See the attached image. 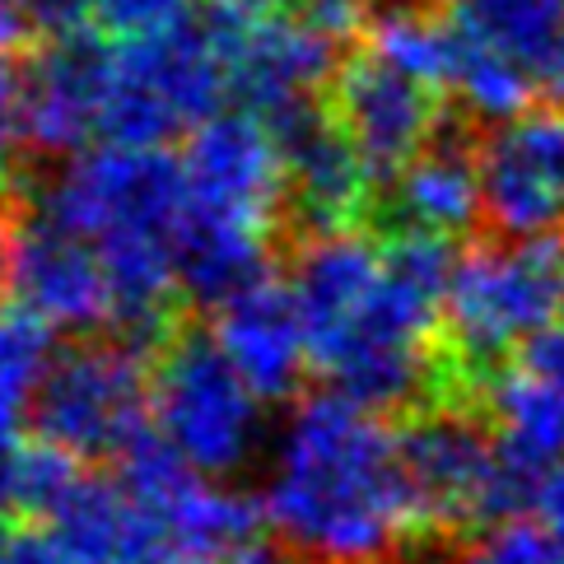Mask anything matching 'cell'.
<instances>
[{
	"instance_id": "6da1fadb",
	"label": "cell",
	"mask_w": 564,
	"mask_h": 564,
	"mask_svg": "<svg viewBox=\"0 0 564 564\" xmlns=\"http://www.w3.org/2000/svg\"><path fill=\"white\" fill-rule=\"evenodd\" d=\"M453 252L430 234L373 243L359 229L308 234L290 290L308 332L313 369L373 411H420L443 397V304Z\"/></svg>"
},
{
	"instance_id": "7a4b0ae2",
	"label": "cell",
	"mask_w": 564,
	"mask_h": 564,
	"mask_svg": "<svg viewBox=\"0 0 564 564\" xmlns=\"http://www.w3.org/2000/svg\"><path fill=\"white\" fill-rule=\"evenodd\" d=\"M261 518L280 546L313 564L401 551L420 522L388 411L336 388L299 397L267 443Z\"/></svg>"
},
{
	"instance_id": "3957f363",
	"label": "cell",
	"mask_w": 564,
	"mask_h": 564,
	"mask_svg": "<svg viewBox=\"0 0 564 564\" xmlns=\"http://www.w3.org/2000/svg\"><path fill=\"white\" fill-rule=\"evenodd\" d=\"M56 225L98 248L122 304V336H150L164 327L177 275V234L187 215L183 159L164 145H89L70 154L47 192L37 196Z\"/></svg>"
},
{
	"instance_id": "277c9868",
	"label": "cell",
	"mask_w": 564,
	"mask_h": 564,
	"mask_svg": "<svg viewBox=\"0 0 564 564\" xmlns=\"http://www.w3.org/2000/svg\"><path fill=\"white\" fill-rule=\"evenodd\" d=\"M187 215L177 234L183 294L225 304L267 275V248L290 206L280 135L257 112H215L187 135Z\"/></svg>"
},
{
	"instance_id": "5b68a950",
	"label": "cell",
	"mask_w": 564,
	"mask_h": 564,
	"mask_svg": "<svg viewBox=\"0 0 564 564\" xmlns=\"http://www.w3.org/2000/svg\"><path fill=\"white\" fill-rule=\"evenodd\" d=\"M564 308L560 238H490L462 252L443 304V397L480 406L490 382Z\"/></svg>"
},
{
	"instance_id": "8992f818",
	"label": "cell",
	"mask_w": 564,
	"mask_h": 564,
	"mask_svg": "<svg viewBox=\"0 0 564 564\" xmlns=\"http://www.w3.org/2000/svg\"><path fill=\"white\" fill-rule=\"evenodd\" d=\"M234 94L229 37L210 14L183 19L164 33L117 37L108 66L104 140L117 145H164L196 131Z\"/></svg>"
},
{
	"instance_id": "52a82bcc",
	"label": "cell",
	"mask_w": 564,
	"mask_h": 564,
	"mask_svg": "<svg viewBox=\"0 0 564 564\" xmlns=\"http://www.w3.org/2000/svg\"><path fill=\"white\" fill-rule=\"evenodd\" d=\"M150 425L192 471L229 480L252 467L267 443V397L215 336L177 332L154 359Z\"/></svg>"
},
{
	"instance_id": "ba28073f",
	"label": "cell",
	"mask_w": 564,
	"mask_h": 564,
	"mask_svg": "<svg viewBox=\"0 0 564 564\" xmlns=\"http://www.w3.org/2000/svg\"><path fill=\"white\" fill-rule=\"evenodd\" d=\"M415 522L425 536H471L495 518H513L528 490L513 480L495 448L490 420L471 401L438 397L401 430Z\"/></svg>"
},
{
	"instance_id": "9c48e42d",
	"label": "cell",
	"mask_w": 564,
	"mask_h": 564,
	"mask_svg": "<svg viewBox=\"0 0 564 564\" xmlns=\"http://www.w3.org/2000/svg\"><path fill=\"white\" fill-rule=\"evenodd\" d=\"M150 388L154 365L135 336H85L56 350L33 430L75 462L122 457L150 430Z\"/></svg>"
},
{
	"instance_id": "30bf717a",
	"label": "cell",
	"mask_w": 564,
	"mask_h": 564,
	"mask_svg": "<svg viewBox=\"0 0 564 564\" xmlns=\"http://www.w3.org/2000/svg\"><path fill=\"white\" fill-rule=\"evenodd\" d=\"M480 210L499 238H560L564 229V108L518 112L476 140Z\"/></svg>"
},
{
	"instance_id": "8fae6325",
	"label": "cell",
	"mask_w": 564,
	"mask_h": 564,
	"mask_svg": "<svg viewBox=\"0 0 564 564\" xmlns=\"http://www.w3.org/2000/svg\"><path fill=\"white\" fill-rule=\"evenodd\" d=\"M332 112L355 140V150L365 154L373 177L401 173L448 127L443 122L438 89L415 79L411 70L382 62L369 47L350 56L332 79Z\"/></svg>"
},
{
	"instance_id": "7c38bea8",
	"label": "cell",
	"mask_w": 564,
	"mask_h": 564,
	"mask_svg": "<svg viewBox=\"0 0 564 564\" xmlns=\"http://www.w3.org/2000/svg\"><path fill=\"white\" fill-rule=\"evenodd\" d=\"M280 135L285 154V192L290 210L304 219L313 234L327 229H355L359 215L373 200V169L355 150L336 112L313 104H299L280 117H267Z\"/></svg>"
},
{
	"instance_id": "4fadbf2b",
	"label": "cell",
	"mask_w": 564,
	"mask_h": 564,
	"mask_svg": "<svg viewBox=\"0 0 564 564\" xmlns=\"http://www.w3.org/2000/svg\"><path fill=\"white\" fill-rule=\"evenodd\" d=\"M112 47L89 33L47 37L24 70V131L29 150L70 159L104 140Z\"/></svg>"
},
{
	"instance_id": "5bb4252c",
	"label": "cell",
	"mask_w": 564,
	"mask_h": 564,
	"mask_svg": "<svg viewBox=\"0 0 564 564\" xmlns=\"http://www.w3.org/2000/svg\"><path fill=\"white\" fill-rule=\"evenodd\" d=\"M219 33L229 37L234 94L257 117H280L299 104H313L317 89L340 75V43L322 33L304 10L243 33Z\"/></svg>"
},
{
	"instance_id": "9a60e30c",
	"label": "cell",
	"mask_w": 564,
	"mask_h": 564,
	"mask_svg": "<svg viewBox=\"0 0 564 564\" xmlns=\"http://www.w3.org/2000/svg\"><path fill=\"white\" fill-rule=\"evenodd\" d=\"M215 340L267 401L294 397L304 369L313 365L290 280L280 285L271 275H257L252 285L215 304Z\"/></svg>"
},
{
	"instance_id": "2e32d148",
	"label": "cell",
	"mask_w": 564,
	"mask_h": 564,
	"mask_svg": "<svg viewBox=\"0 0 564 564\" xmlns=\"http://www.w3.org/2000/svg\"><path fill=\"white\" fill-rule=\"evenodd\" d=\"M480 210V159L462 131L443 127L425 150L388 187V225L392 234H430L453 243L467 234Z\"/></svg>"
},
{
	"instance_id": "e0dca14e",
	"label": "cell",
	"mask_w": 564,
	"mask_h": 564,
	"mask_svg": "<svg viewBox=\"0 0 564 564\" xmlns=\"http://www.w3.org/2000/svg\"><path fill=\"white\" fill-rule=\"evenodd\" d=\"M480 411L490 420L503 467L528 490V499H536L541 476L564 462V388L528 365H509L490 382Z\"/></svg>"
},
{
	"instance_id": "ac0fdd59",
	"label": "cell",
	"mask_w": 564,
	"mask_h": 564,
	"mask_svg": "<svg viewBox=\"0 0 564 564\" xmlns=\"http://www.w3.org/2000/svg\"><path fill=\"white\" fill-rule=\"evenodd\" d=\"M453 24L462 37L528 70L536 94H546V79L564 56V0H457Z\"/></svg>"
},
{
	"instance_id": "d6986e66",
	"label": "cell",
	"mask_w": 564,
	"mask_h": 564,
	"mask_svg": "<svg viewBox=\"0 0 564 564\" xmlns=\"http://www.w3.org/2000/svg\"><path fill=\"white\" fill-rule=\"evenodd\" d=\"M365 47L378 52L382 62L411 70L415 79H425V85H434V89L453 85L457 29H453V19L430 14V6H420V0H401V6L373 10Z\"/></svg>"
},
{
	"instance_id": "ffe728a7",
	"label": "cell",
	"mask_w": 564,
	"mask_h": 564,
	"mask_svg": "<svg viewBox=\"0 0 564 564\" xmlns=\"http://www.w3.org/2000/svg\"><path fill=\"white\" fill-rule=\"evenodd\" d=\"M52 332L37 313L6 304L0 308V443H10L24 420H33L43 382L52 373Z\"/></svg>"
},
{
	"instance_id": "44dd1931",
	"label": "cell",
	"mask_w": 564,
	"mask_h": 564,
	"mask_svg": "<svg viewBox=\"0 0 564 564\" xmlns=\"http://www.w3.org/2000/svg\"><path fill=\"white\" fill-rule=\"evenodd\" d=\"M453 564H564V536L532 518H495L457 541Z\"/></svg>"
},
{
	"instance_id": "7402d4cb",
	"label": "cell",
	"mask_w": 564,
	"mask_h": 564,
	"mask_svg": "<svg viewBox=\"0 0 564 564\" xmlns=\"http://www.w3.org/2000/svg\"><path fill=\"white\" fill-rule=\"evenodd\" d=\"M192 0H94V24L112 37L164 33L187 19Z\"/></svg>"
},
{
	"instance_id": "603a6c76",
	"label": "cell",
	"mask_w": 564,
	"mask_h": 564,
	"mask_svg": "<svg viewBox=\"0 0 564 564\" xmlns=\"http://www.w3.org/2000/svg\"><path fill=\"white\" fill-rule=\"evenodd\" d=\"M29 145L24 131V75H14L10 62L0 56V177L14 169L19 150Z\"/></svg>"
},
{
	"instance_id": "cb8c5ba5",
	"label": "cell",
	"mask_w": 564,
	"mask_h": 564,
	"mask_svg": "<svg viewBox=\"0 0 564 564\" xmlns=\"http://www.w3.org/2000/svg\"><path fill=\"white\" fill-rule=\"evenodd\" d=\"M0 564H75V560L47 522L43 528L33 522V528H10L0 536Z\"/></svg>"
},
{
	"instance_id": "d4e9b609",
	"label": "cell",
	"mask_w": 564,
	"mask_h": 564,
	"mask_svg": "<svg viewBox=\"0 0 564 564\" xmlns=\"http://www.w3.org/2000/svg\"><path fill=\"white\" fill-rule=\"evenodd\" d=\"M299 10V0H210V19L229 33H243L257 24H271V19H285Z\"/></svg>"
},
{
	"instance_id": "484cf974",
	"label": "cell",
	"mask_w": 564,
	"mask_h": 564,
	"mask_svg": "<svg viewBox=\"0 0 564 564\" xmlns=\"http://www.w3.org/2000/svg\"><path fill=\"white\" fill-rule=\"evenodd\" d=\"M29 14L43 37H70L94 24V0H29Z\"/></svg>"
},
{
	"instance_id": "4316f807",
	"label": "cell",
	"mask_w": 564,
	"mask_h": 564,
	"mask_svg": "<svg viewBox=\"0 0 564 564\" xmlns=\"http://www.w3.org/2000/svg\"><path fill=\"white\" fill-rule=\"evenodd\" d=\"M24 509V448L10 438L0 443V536L10 532V518Z\"/></svg>"
},
{
	"instance_id": "83f0119b",
	"label": "cell",
	"mask_w": 564,
	"mask_h": 564,
	"mask_svg": "<svg viewBox=\"0 0 564 564\" xmlns=\"http://www.w3.org/2000/svg\"><path fill=\"white\" fill-rule=\"evenodd\" d=\"M518 365H528L541 378H551V382H560V388H564V327H546V332H541L532 346L522 350Z\"/></svg>"
},
{
	"instance_id": "f1b7e54d",
	"label": "cell",
	"mask_w": 564,
	"mask_h": 564,
	"mask_svg": "<svg viewBox=\"0 0 564 564\" xmlns=\"http://www.w3.org/2000/svg\"><path fill=\"white\" fill-rule=\"evenodd\" d=\"M536 513L546 528H555L564 536V462H555V467L541 476V486H536Z\"/></svg>"
},
{
	"instance_id": "f546056e",
	"label": "cell",
	"mask_w": 564,
	"mask_h": 564,
	"mask_svg": "<svg viewBox=\"0 0 564 564\" xmlns=\"http://www.w3.org/2000/svg\"><path fill=\"white\" fill-rule=\"evenodd\" d=\"M33 29V14H29V0H0V56L24 47Z\"/></svg>"
},
{
	"instance_id": "4dcf8cb0",
	"label": "cell",
	"mask_w": 564,
	"mask_h": 564,
	"mask_svg": "<svg viewBox=\"0 0 564 564\" xmlns=\"http://www.w3.org/2000/svg\"><path fill=\"white\" fill-rule=\"evenodd\" d=\"M294 551H285V546H261V541H252V546H243L238 555H229L225 564H299V560H290Z\"/></svg>"
},
{
	"instance_id": "1f68e13d",
	"label": "cell",
	"mask_w": 564,
	"mask_h": 564,
	"mask_svg": "<svg viewBox=\"0 0 564 564\" xmlns=\"http://www.w3.org/2000/svg\"><path fill=\"white\" fill-rule=\"evenodd\" d=\"M355 564H438V560H430V555H415V551H388V555L355 560Z\"/></svg>"
},
{
	"instance_id": "d6a6232c",
	"label": "cell",
	"mask_w": 564,
	"mask_h": 564,
	"mask_svg": "<svg viewBox=\"0 0 564 564\" xmlns=\"http://www.w3.org/2000/svg\"><path fill=\"white\" fill-rule=\"evenodd\" d=\"M420 6H443V0H420Z\"/></svg>"
},
{
	"instance_id": "836d02e7",
	"label": "cell",
	"mask_w": 564,
	"mask_h": 564,
	"mask_svg": "<svg viewBox=\"0 0 564 564\" xmlns=\"http://www.w3.org/2000/svg\"><path fill=\"white\" fill-rule=\"evenodd\" d=\"M210 564H225V560H210Z\"/></svg>"
}]
</instances>
